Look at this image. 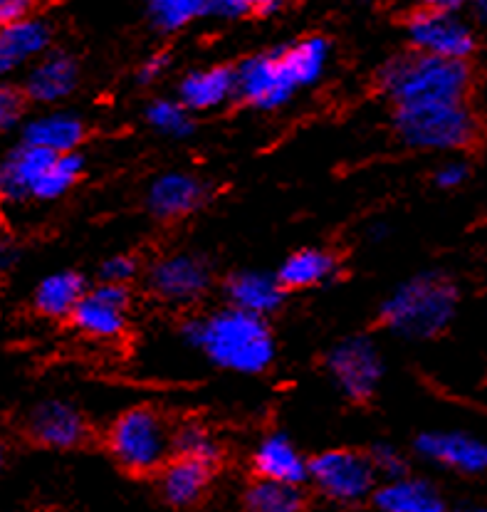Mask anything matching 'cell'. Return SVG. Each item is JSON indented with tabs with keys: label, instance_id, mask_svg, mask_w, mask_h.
<instances>
[{
	"label": "cell",
	"instance_id": "1",
	"mask_svg": "<svg viewBox=\"0 0 487 512\" xmlns=\"http://www.w3.org/2000/svg\"><path fill=\"white\" fill-rule=\"evenodd\" d=\"M181 337L228 372L263 374L275 359V339L265 317L233 305L203 320H188Z\"/></svg>",
	"mask_w": 487,
	"mask_h": 512
},
{
	"label": "cell",
	"instance_id": "2",
	"mask_svg": "<svg viewBox=\"0 0 487 512\" xmlns=\"http://www.w3.org/2000/svg\"><path fill=\"white\" fill-rule=\"evenodd\" d=\"M460 287L443 273H421L381 305V322L403 339H433L455 320Z\"/></svg>",
	"mask_w": 487,
	"mask_h": 512
},
{
	"label": "cell",
	"instance_id": "3",
	"mask_svg": "<svg viewBox=\"0 0 487 512\" xmlns=\"http://www.w3.org/2000/svg\"><path fill=\"white\" fill-rule=\"evenodd\" d=\"M379 87L394 104L463 102L473 87V70L468 60L413 52L399 55L379 70Z\"/></svg>",
	"mask_w": 487,
	"mask_h": 512
},
{
	"label": "cell",
	"instance_id": "4",
	"mask_svg": "<svg viewBox=\"0 0 487 512\" xmlns=\"http://www.w3.org/2000/svg\"><path fill=\"white\" fill-rule=\"evenodd\" d=\"M396 132L403 144L426 151H460L478 144L483 134L478 114L463 102L396 104Z\"/></svg>",
	"mask_w": 487,
	"mask_h": 512
},
{
	"label": "cell",
	"instance_id": "5",
	"mask_svg": "<svg viewBox=\"0 0 487 512\" xmlns=\"http://www.w3.org/2000/svg\"><path fill=\"white\" fill-rule=\"evenodd\" d=\"M109 451L129 473H154L174 453V436L151 409H132L109 428Z\"/></svg>",
	"mask_w": 487,
	"mask_h": 512
},
{
	"label": "cell",
	"instance_id": "6",
	"mask_svg": "<svg viewBox=\"0 0 487 512\" xmlns=\"http://www.w3.org/2000/svg\"><path fill=\"white\" fill-rule=\"evenodd\" d=\"M376 468L369 453L334 448L310 461V480L324 498L342 505H359L376 490Z\"/></svg>",
	"mask_w": 487,
	"mask_h": 512
},
{
	"label": "cell",
	"instance_id": "7",
	"mask_svg": "<svg viewBox=\"0 0 487 512\" xmlns=\"http://www.w3.org/2000/svg\"><path fill=\"white\" fill-rule=\"evenodd\" d=\"M235 77H238V97L260 112L285 107L292 94L300 90L285 60V47L248 57L238 65Z\"/></svg>",
	"mask_w": 487,
	"mask_h": 512
},
{
	"label": "cell",
	"instance_id": "8",
	"mask_svg": "<svg viewBox=\"0 0 487 512\" xmlns=\"http://www.w3.org/2000/svg\"><path fill=\"white\" fill-rule=\"evenodd\" d=\"M406 33L418 52L450 57V60H470L478 50V35L468 20L453 10L423 8L406 23Z\"/></svg>",
	"mask_w": 487,
	"mask_h": 512
},
{
	"label": "cell",
	"instance_id": "9",
	"mask_svg": "<svg viewBox=\"0 0 487 512\" xmlns=\"http://www.w3.org/2000/svg\"><path fill=\"white\" fill-rule=\"evenodd\" d=\"M327 372L347 399L366 401L384 379V359L369 337H349L327 354Z\"/></svg>",
	"mask_w": 487,
	"mask_h": 512
},
{
	"label": "cell",
	"instance_id": "10",
	"mask_svg": "<svg viewBox=\"0 0 487 512\" xmlns=\"http://www.w3.org/2000/svg\"><path fill=\"white\" fill-rule=\"evenodd\" d=\"M129 292L124 282H107L87 290L72 310V325L94 339H114L127 327Z\"/></svg>",
	"mask_w": 487,
	"mask_h": 512
},
{
	"label": "cell",
	"instance_id": "11",
	"mask_svg": "<svg viewBox=\"0 0 487 512\" xmlns=\"http://www.w3.org/2000/svg\"><path fill=\"white\" fill-rule=\"evenodd\" d=\"M25 433L40 448L72 451L87 441L89 426L85 416L67 401H40L25 419Z\"/></svg>",
	"mask_w": 487,
	"mask_h": 512
},
{
	"label": "cell",
	"instance_id": "12",
	"mask_svg": "<svg viewBox=\"0 0 487 512\" xmlns=\"http://www.w3.org/2000/svg\"><path fill=\"white\" fill-rule=\"evenodd\" d=\"M416 453L428 463L460 475L487 473V441L465 431H426L416 438Z\"/></svg>",
	"mask_w": 487,
	"mask_h": 512
},
{
	"label": "cell",
	"instance_id": "13",
	"mask_svg": "<svg viewBox=\"0 0 487 512\" xmlns=\"http://www.w3.org/2000/svg\"><path fill=\"white\" fill-rule=\"evenodd\" d=\"M80 85V65L70 52L47 50L30 65L23 87L28 102L55 104L70 97Z\"/></svg>",
	"mask_w": 487,
	"mask_h": 512
},
{
	"label": "cell",
	"instance_id": "14",
	"mask_svg": "<svg viewBox=\"0 0 487 512\" xmlns=\"http://www.w3.org/2000/svg\"><path fill=\"white\" fill-rule=\"evenodd\" d=\"M55 151L20 141L0 161V198L5 201H28L43 181L45 171L55 161Z\"/></svg>",
	"mask_w": 487,
	"mask_h": 512
},
{
	"label": "cell",
	"instance_id": "15",
	"mask_svg": "<svg viewBox=\"0 0 487 512\" xmlns=\"http://www.w3.org/2000/svg\"><path fill=\"white\" fill-rule=\"evenodd\" d=\"M52 45V25L30 15L0 28V80L33 65Z\"/></svg>",
	"mask_w": 487,
	"mask_h": 512
},
{
	"label": "cell",
	"instance_id": "16",
	"mask_svg": "<svg viewBox=\"0 0 487 512\" xmlns=\"http://www.w3.org/2000/svg\"><path fill=\"white\" fill-rule=\"evenodd\" d=\"M211 285V270L193 255H171L149 273V287L169 302H193Z\"/></svg>",
	"mask_w": 487,
	"mask_h": 512
},
{
	"label": "cell",
	"instance_id": "17",
	"mask_svg": "<svg viewBox=\"0 0 487 512\" xmlns=\"http://www.w3.org/2000/svg\"><path fill=\"white\" fill-rule=\"evenodd\" d=\"M208 186L191 174H164L149 186L146 206L156 218H183L206 203Z\"/></svg>",
	"mask_w": 487,
	"mask_h": 512
},
{
	"label": "cell",
	"instance_id": "18",
	"mask_svg": "<svg viewBox=\"0 0 487 512\" xmlns=\"http://www.w3.org/2000/svg\"><path fill=\"white\" fill-rule=\"evenodd\" d=\"M238 97V77L233 67H206L186 75L178 85V99L191 112H213Z\"/></svg>",
	"mask_w": 487,
	"mask_h": 512
},
{
	"label": "cell",
	"instance_id": "19",
	"mask_svg": "<svg viewBox=\"0 0 487 512\" xmlns=\"http://www.w3.org/2000/svg\"><path fill=\"white\" fill-rule=\"evenodd\" d=\"M225 297L233 307L253 315H272L285 302V285L277 275L245 270V273L230 275L225 282Z\"/></svg>",
	"mask_w": 487,
	"mask_h": 512
},
{
	"label": "cell",
	"instance_id": "20",
	"mask_svg": "<svg viewBox=\"0 0 487 512\" xmlns=\"http://www.w3.org/2000/svg\"><path fill=\"white\" fill-rule=\"evenodd\" d=\"M374 505L384 512H443V493L426 478H389L371 495Z\"/></svg>",
	"mask_w": 487,
	"mask_h": 512
},
{
	"label": "cell",
	"instance_id": "21",
	"mask_svg": "<svg viewBox=\"0 0 487 512\" xmlns=\"http://www.w3.org/2000/svg\"><path fill=\"white\" fill-rule=\"evenodd\" d=\"M211 468L208 463L196 461V458L176 456L174 461L164 463L159 475L161 498L174 508H191L206 495L208 483H211Z\"/></svg>",
	"mask_w": 487,
	"mask_h": 512
},
{
	"label": "cell",
	"instance_id": "22",
	"mask_svg": "<svg viewBox=\"0 0 487 512\" xmlns=\"http://www.w3.org/2000/svg\"><path fill=\"white\" fill-rule=\"evenodd\" d=\"M87 137L85 122L72 112H50L30 119L23 127V139L28 144L43 146V149L55 151V154H67L77 151Z\"/></svg>",
	"mask_w": 487,
	"mask_h": 512
},
{
	"label": "cell",
	"instance_id": "23",
	"mask_svg": "<svg viewBox=\"0 0 487 512\" xmlns=\"http://www.w3.org/2000/svg\"><path fill=\"white\" fill-rule=\"evenodd\" d=\"M253 468L260 478L285 480V483H307L310 480V461L300 456L290 438L282 433L267 436L253 456Z\"/></svg>",
	"mask_w": 487,
	"mask_h": 512
},
{
	"label": "cell",
	"instance_id": "24",
	"mask_svg": "<svg viewBox=\"0 0 487 512\" xmlns=\"http://www.w3.org/2000/svg\"><path fill=\"white\" fill-rule=\"evenodd\" d=\"M87 285L85 278L75 270H60V273H50L47 278L38 282L33 292V307L43 317L50 320H62L70 317L77 302L85 297Z\"/></svg>",
	"mask_w": 487,
	"mask_h": 512
},
{
	"label": "cell",
	"instance_id": "25",
	"mask_svg": "<svg viewBox=\"0 0 487 512\" xmlns=\"http://www.w3.org/2000/svg\"><path fill=\"white\" fill-rule=\"evenodd\" d=\"M337 265V258L329 250L305 248L292 253L282 263L277 278L285 285V290H307V287H317L332 278L337 273Z\"/></svg>",
	"mask_w": 487,
	"mask_h": 512
},
{
	"label": "cell",
	"instance_id": "26",
	"mask_svg": "<svg viewBox=\"0 0 487 512\" xmlns=\"http://www.w3.org/2000/svg\"><path fill=\"white\" fill-rule=\"evenodd\" d=\"M245 505L255 512H297L305 508V493L297 483L258 478L245 493Z\"/></svg>",
	"mask_w": 487,
	"mask_h": 512
},
{
	"label": "cell",
	"instance_id": "27",
	"mask_svg": "<svg viewBox=\"0 0 487 512\" xmlns=\"http://www.w3.org/2000/svg\"><path fill=\"white\" fill-rule=\"evenodd\" d=\"M285 60L300 87H310L324 75L329 62V43L319 35L285 47Z\"/></svg>",
	"mask_w": 487,
	"mask_h": 512
},
{
	"label": "cell",
	"instance_id": "28",
	"mask_svg": "<svg viewBox=\"0 0 487 512\" xmlns=\"http://www.w3.org/2000/svg\"><path fill=\"white\" fill-rule=\"evenodd\" d=\"M82 171H85V159L77 151H67V154H57L50 169L45 171L43 181L35 188V201H55L62 198L72 186L80 181Z\"/></svg>",
	"mask_w": 487,
	"mask_h": 512
},
{
	"label": "cell",
	"instance_id": "29",
	"mask_svg": "<svg viewBox=\"0 0 487 512\" xmlns=\"http://www.w3.org/2000/svg\"><path fill=\"white\" fill-rule=\"evenodd\" d=\"M146 122L154 129H159L161 134L174 139H186L191 137L196 124H193L191 109L178 99H156L146 107Z\"/></svg>",
	"mask_w": 487,
	"mask_h": 512
},
{
	"label": "cell",
	"instance_id": "30",
	"mask_svg": "<svg viewBox=\"0 0 487 512\" xmlns=\"http://www.w3.org/2000/svg\"><path fill=\"white\" fill-rule=\"evenodd\" d=\"M146 15L159 33H178L201 18L198 0H146Z\"/></svg>",
	"mask_w": 487,
	"mask_h": 512
},
{
	"label": "cell",
	"instance_id": "31",
	"mask_svg": "<svg viewBox=\"0 0 487 512\" xmlns=\"http://www.w3.org/2000/svg\"><path fill=\"white\" fill-rule=\"evenodd\" d=\"M174 453L176 456L196 458V461L208 463V466H216L221 461V446L216 443V438L206 431L198 423H183L181 428L174 433Z\"/></svg>",
	"mask_w": 487,
	"mask_h": 512
},
{
	"label": "cell",
	"instance_id": "32",
	"mask_svg": "<svg viewBox=\"0 0 487 512\" xmlns=\"http://www.w3.org/2000/svg\"><path fill=\"white\" fill-rule=\"evenodd\" d=\"M282 5V0H198L201 18H240L248 13L270 15Z\"/></svg>",
	"mask_w": 487,
	"mask_h": 512
},
{
	"label": "cell",
	"instance_id": "33",
	"mask_svg": "<svg viewBox=\"0 0 487 512\" xmlns=\"http://www.w3.org/2000/svg\"><path fill=\"white\" fill-rule=\"evenodd\" d=\"M25 102L28 97L23 90L8 85V82H0V134L18 127L25 114Z\"/></svg>",
	"mask_w": 487,
	"mask_h": 512
},
{
	"label": "cell",
	"instance_id": "34",
	"mask_svg": "<svg viewBox=\"0 0 487 512\" xmlns=\"http://www.w3.org/2000/svg\"><path fill=\"white\" fill-rule=\"evenodd\" d=\"M371 463H374L376 473L389 478H399V475H406V458L396 451L389 443H379V446L371 448Z\"/></svg>",
	"mask_w": 487,
	"mask_h": 512
},
{
	"label": "cell",
	"instance_id": "35",
	"mask_svg": "<svg viewBox=\"0 0 487 512\" xmlns=\"http://www.w3.org/2000/svg\"><path fill=\"white\" fill-rule=\"evenodd\" d=\"M470 176V166L465 161L453 159V161H445L441 169L436 171V186L445 188V191H453V188H460L468 181Z\"/></svg>",
	"mask_w": 487,
	"mask_h": 512
},
{
	"label": "cell",
	"instance_id": "36",
	"mask_svg": "<svg viewBox=\"0 0 487 512\" xmlns=\"http://www.w3.org/2000/svg\"><path fill=\"white\" fill-rule=\"evenodd\" d=\"M134 275H136V260L129 258V255H114V258L104 260L102 280L124 282V285H127Z\"/></svg>",
	"mask_w": 487,
	"mask_h": 512
},
{
	"label": "cell",
	"instance_id": "37",
	"mask_svg": "<svg viewBox=\"0 0 487 512\" xmlns=\"http://www.w3.org/2000/svg\"><path fill=\"white\" fill-rule=\"evenodd\" d=\"M38 5L40 0H0V28L35 15Z\"/></svg>",
	"mask_w": 487,
	"mask_h": 512
},
{
	"label": "cell",
	"instance_id": "38",
	"mask_svg": "<svg viewBox=\"0 0 487 512\" xmlns=\"http://www.w3.org/2000/svg\"><path fill=\"white\" fill-rule=\"evenodd\" d=\"M169 62L171 57L166 55V52H156V55H151L149 60L139 67V75L136 77H139L141 85H151V82H156L166 70H169Z\"/></svg>",
	"mask_w": 487,
	"mask_h": 512
},
{
	"label": "cell",
	"instance_id": "39",
	"mask_svg": "<svg viewBox=\"0 0 487 512\" xmlns=\"http://www.w3.org/2000/svg\"><path fill=\"white\" fill-rule=\"evenodd\" d=\"M15 263H18V250L10 243H5V240H0V273L13 268Z\"/></svg>",
	"mask_w": 487,
	"mask_h": 512
},
{
	"label": "cell",
	"instance_id": "40",
	"mask_svg": "<svg viewBox=\"0 0 487 512\" xmlns=\"http://www.w3.org/2000/svg\"><path fill=\"white\" fill-rule=\"evenodd\" d=\"M475 0H426L428 8H438V10H453V13H460L463 8L473 5Z\"/></svg>",
	"mask_w": 487,
	"mask_h": 512
},
{
	"label": "cell",
	"instance_id": "41",
	"mask_svg": "<svg viewBox=\"0 0 487 512\" xmlns=\"http://www.w3.org/2000/svg\"><path fill=\"white\" fill-rule=\"evenodd\" d=\"M473 8H475V18H478L483 25H487V0H475Z\"/></svg>",
	"mask_w": 487,
	"mask_h": 512
},
{
	"label": "cell",
	"instance_id": "42",
	"mask_svg": "<svg viewBox=\"0 0 487 512\" xmlns=\"http://www.w3.org/2000/svg\"><path fill=\"white\" fill-rule=\"evenodd\" d=\"M3 458H5V451H3V446H0V468H3Z\"/></svg>",
	"mask_w": 487,
	"mask_h": 512
},
{
	"label": "cell",
	"instance_id": "43",
	"mask_svg": "<svg viewBox=\"0 0 487 512\" xmlns=\"http://www.w3.org/2000/svg\"><path fill=\"white\" fill-rule=\"evenodd\" d=\"M0 231H3V211H0Z\"/></svg>",
	"mask_w": 487,
	"mask_h": 512
}]
</instances>
